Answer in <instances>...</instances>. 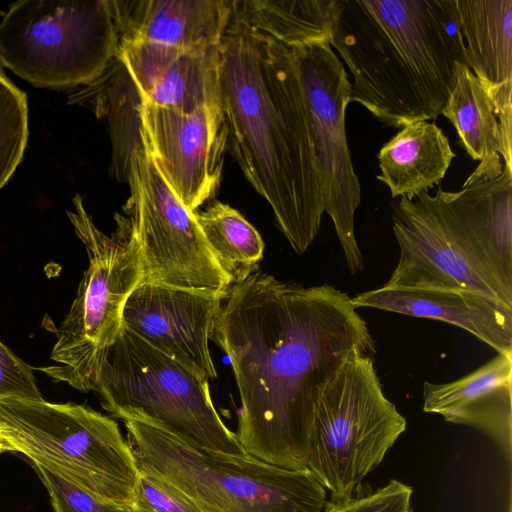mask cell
Wrapping results in <instances>:
<instances>
[{"instance_id": "obj_1", "label": "cell", "mask_w": 512, "mask_h": 512, "mask_svg": "<svg viewBox=\"0 0 512 512\" xmlns=\"http://www.w3.org/2000/svg\"><path fill=\"white\" fill-rule=\"evenodd\" d=\"M211 339L230 359L237 384V441L247 454L293 471L308 470L324 384L353 349L376 354L348 294L259 271L230 286Z\"/></svg>"}, {"instance_id": "obj_2", "label": "cell", "mask_w": 512, "mask_h": 512, "mask_svg": "<svg viewBox=\"0 0 512 512\" xmlns=\"http://www.w3.org/2000/svg\"><path fill=\"white\" fill-rule=\"evenodd\" d=\"M219 55L228 147L293 250L303 254L319 232L325 203L293 51L232 11Z\"/></svg>"}, {"instance_id": "obj_3", "label": "cell", "mask_w": 512, "mask_h": 512, "mask_svg": "<svg viewBox=\"0 0 512 512\" xmlns=\"http://www.w3.org/2000/svg\"><path fill=\"white\" fill-rule=\"evenodd\" d=\"M329 44L352 74L349 103L386 127L435 120L468 66L456 0H338Z\"/></svg>"}, {"instance_id": "obj_4", "label": "cell", "mask_w": 512, "mask_h": 512, "mask_svg": "<svg viewBox=\"0 0 512 512\" xmlns=\"http://www.w3.org/2000/svg\"><path fill=\"white\" fill-rule=\"evenodd\" d=\"M123 422L139 472L200 512H324L325 488L309 470L202 448L143 421Z\"/></svg>"}, {"instance_id": "obj_5", "label": "cell", "mask_w": 512, "mask_h": 512, "mask_svg": "<svg viewBox=\"0 0 512 512\" xmlns=\"http://www.w3.org/2000/svg\"><path fill=\"white\" fill-rule=\"evenodd\" d=\"M0 436L96 498L135 506L140 472L113 419L79 404L3 398Z\"/></svg>"}, {"instance_id": "obj_6", "label": "cell", "mask_w": 512, "mask_h": 512, "mask_svg": "<svg viewBox=\"0 0 512 512\" xmlns=\"http://www.w3.org/2000/svg\"><path fill=\"white\" fill-rule=\"evenodd\" d=\"M102 407L192 445L245 455L212 401L208 378L192 371L123 325L107 350L94 388Z\"/></svg>"}, {"instance_id": "obj_7", "label": "cell", "mask_w": 512, "mask_h": 512, "mask_svg": "<svg viewBox=\"0 0 512 512\" xmlns=\"http://www.w3.org/2000/svg\"><path fill=\"white\" fill-rule=\"evenodd\" d=\"M72 202L75 210L67 211V216L86 248L89 265L56 330L50 358L57 364L41 370L56 382L89 392L94 391L104 356L124 325L125 303L144 281L145 272L127 218L116 215L117 229L107 236L96 227L79 194Z\"/></svg>"}, {"instance_id": "obj_8", "label": "cell", "mask_w": 512, "mask_h": 512, "mask_svg": "<svg viewBox=\"0 0 512 512\" xmlns=\"http://www.w3.org/2000/svg\"><path fill=\"white\" fill-rule=\"evenodd\" d=\"M374 356L353 349L316 402L308 470L331 499L351 495L406 429L405 418L383 393Z\"/></svg>"}, {"instance_id": "obj_9", "label": "cell", "mask_w": 512, "mask_h": 512, "mask_svg": "<svg viewBox=\"0 0 512 512\" xmlns=\"http://www.w3.org/2000/svg\"><path fill=\"white\" fill-rule=\"evenodd\" d=\"M108 0H21L0 22V64L35 87L65 90L100 77L117 52Z\"/></svg>"}, {"instance_id": "obj_10", "label": "cell", "mask_w": 512, "mask_h": 512, "mask_svg": "<svg viewBox=\"0 0 512 512\" xmlns=\"http://www.w3.org/2000/svg\"><path fill=\"white\" fill-rule=\"evenodd\" d=\"M398 263L386 288L462 289L512 306L506 283L481 252L467 222L461 191L422 192L391 204Z\"/></svg>"}, {"instance_id": "obj_11", "label": "cell", "mask_w": 512, "mask_h": 512, "mask_svg": "<svg viewBox=\"0 0 512 512\" xmlns=\"http://www.w3.org/2000/svg\"><path fill=\"white\" fill-rule=\"evenodd\" d=\"M126 183L130 196L124 211L140 248L144 281L228 292L231 280L209 248L195 212L182 204L159 171L144 135L143 145L131 155Z\"/></svg>"}, {"instance_id": "obj_12", "label": "cell", "mask_w": 512, "mask_h": 512, "mask_svg": "<svg viewBox=\"0 0 512 512\" xmlns=\"http://www.w3.org/2000/svg\"><path fill=\"white\" fill-rule=\"evenodd\" d=\"M296 61L322 182L325 213L333 223L351 274L364 267L355 236L361 186L346 135L350 81L328 41L291 48Z\"/></svg>"}, {"instance_id": "obj_13", "label": "cell", "mask_w": 512, "mask_h": 512, "mask_svg": "<svg viewBox=\"0 0 512 512\" xmlns=\"http://www.w3.org/2000/svg\"><path fill=\"white\" fill-rule=\"evenodd\" d=\"M139 115L150 153L190 211L212 198L221 182L228 129L221 106L185 113L141 101Z\"/></svg>"}, {"instance_id": "obj_14", "label": "cell", "mask_w": 512, "mask_h": 512, "mask_svg": "<svg viewBox=\"0 0 512 512\" xmlns=\"http://www.w3.org/2000/svg\"><path fill=\"white\" fill-rule=\"evenodd\" d=\"M226 295L143 281L125 303L123 323L192 371L215 379L209 340Z\"/></svg>"}, {"instance_id": "obj_15", "label": "cell", "mask_w": 512, "mask_h": 512, "mask_svg": "<svg viewBox=\"0 0 512 512\" xmlns=\"http://www.w3.org/2000/svg\"><path fill=\"white\" fill-rule=\"evenodd\" d=\"M115 58L144 103L185 113L221 106L219 46L184 50L153 43H118Z\"/></svg>"}, {"instance_id": "obj_16", "label": "cell", "mask_w": 512, "mask_h": 512, "mask_svg": "<svg viewBox=\"0 0 512 512\" xmlns=\"http://www.w3.org/2000/svg\"><path fill=\"white\" fill-rule=\"evenodd\" d=\"M118 43L184 50L219 46L232 0H108Z\"/></svg>"}, {"instance_id": "obj_17", "label": "cell", "mask_w": 512, "mask_h": 512, "mask_svg": "<svg viewBox=\"0 0 512 512\" xmlns=\"http://www.w3.org/2000/svg\"><path fill=\"white\" fill-rule=\"evenodd\" d=\"M423 411L480 430L511 463L512 353H497L481 367L451 382H424Z\"/></svg>"}, {"instance_id": "obj_18", "label": "cell", "mask_w": 512, "mask_h": 512, "mask_svg": "<svg viewBox=\"0 0 512 512\" xmlns=\"http://www.w3.org/2000/svg\"><path fill=\"white\" fill-rule=\"evenodd\" d=\"M355 308L369 307L457 326L497 353H512V306L462 289L386 288L351 298Z\"/></svg>"}, {"instance_id": "obj_19", "label": "cell", "mask_w": 512, "mask_h": 512, "mask_svg": "<svg viewBox=\"0 0 512 512\" xmlns=\"http://www.w3.org/2000/svg\"><path fill=\"white\" fill-rule=\"evenodd\" d=\"M468 66L499 124L512 122V0H456Z\"/></svg>"}, {"instance_id": "obj_20", "label": "cell", "mask_w": 512, "mask_h": 512, "mask_svg": "<svg viewBox=\"0 0 512 512\" xmlns=\"http://www.w3.org/2000/svg\"><path fill=\"white\" fill-rule=\"evenodd\" d=\"M455 156L449 139L434 121L411 122L379 150L377 179L389 188L392 198L412 200L440 185Z\"/></svg>"}, {"instance_id": "obj_21", "label": "cell", "mask_w": 512, "mask_h": 512, "mask_svg": "<svg viewBox=\"0 0 512 512\" xmlns=\"http://www.w3.org/2000/svg\"><path fill=\"white\" fill-rule=\"evenodd\" d=\"M140 103L136 86L116 58L100 77L68 97V104L91 109L106 124L112 143L110 173L121 182H127L131 155L143 145Z\"/></svg>"}, {"instance_id": "obj_22", "label": "cell", "mask_w": 512, "mask_h": 512, "mask_svg": "<svg viewBox=\"0 0 512 512\" xmlns=\"http://www.w3.org/2000/svg\"><path fill=\"white\" fill-rule=\"evenodd\" d=\"M441 114L454 126L459 145L479 161L465 182L498 177L504 168L498 118L486 90L468 66H459Z\"/></svg>"}, {"instance_id": "obj_23", "label": "cell", "mask_w": 512, "mask_h": 512, "mask_svg": "<svg viewBox=\"0 0 512 512\" xmlns=\"http://www.w3.org/2000/svg\"><path fill=\"white\" fill-rule=\"evenodd\" d=\"M337 5L338 0H232L238 20L289 48L329 42Z\"/></svg>"}, {"instance_id": "obj_24", "label": "cell", "mask_w": 512, "mask_h": 512, "mask_svg": "<svg viewBox=\"0 0 512 512\" xmlns=\"http://www.w3.org/2000/svg\"><path fill=\"white\" fill-rule=\"evenodd\" d=\"M195 214L209 248L232 284L255 272L265 245L259 232L239 211L215 202Z\"/></svg>"}, {"instance_id": "obj_25", "label": "cell", "mask_w": 512, "mask_h": 512, "mask_svg": "<svg viewBox=\"0 0 512 512\" xmlns=\"http://www.w3.org/2000/svg\"><path fill=\"white\" fill-rule=\"evenodd\" d=\"M29 136L28 102L0 66V189L23 159Z\"/></svg>"}, {"instance_id": "obj_26", "label": "cell", "mask_w": 512, "mask_h": 512, "mask_svg": "<svg viewBox=\"0 0 512 512\" xmlns=\"http://www.w3.org/2000/svg\"><path fill=\"white\" fill-rule=\"evenodd\" d=\"M33 465L49 493L55 512H150L137 506L102 501L43 466Z\"/></svg>"}, {"instance_id": "obj_27", "label": "cell", "mask_w": 512, "mask_h": 512, "mask_svg": "<svg viewBox=\"0 0 512 512\" xmlns=\"http://www.w3.org/2000/svg\"><path fill=\"white\" fill-rule=\"evenodd\" d=\"M412 488L391 480L376 491L354 492L343 498L331 499L324 512H411Z\"/></svg>"}, {"instance_id": "obj_28", "label": "cell", "mask_w": 512, "mask_h": 512, "mask_svg": "<svg viewBox=\"0 0 512 512\" xmlns=\"http://www.w3.org/2000/svg\"><path fill=\"white\" fill-rule=\"evenodd\" d=\"M41 400L32 369L0 341V399Z\"/></svg>"}, {"instance_id": "obj_29", "label": "cell", "mask_w": 512, "mask_h": 512, "mask_svg": "<svg viewBox=\"0 0 512 512\" xmlns=\"http://www.w3.org/2000/svg\"><path fill=\"white\" fill-rule=\"evenodd\" d=\"M135 506L150 512H200L174 490L142 473L137 486Z\"/></svg>"}, {"instance_id": "obj_30", "label": "cell", "mask_w": 512, "mask_h": 512, "mask_svg": "<svg viewBox=\"0 0 512 512\" xmlns=\"http://www.w3.org/2000/svg\"><path fill=\"white\" fill-rule=\"evenodd\" d=\"M0 451L6 452V451H12L11 446L0 436Z\"/></svg>"}, {"instance_id": "obj_31", "label": "cell", "mask_w": 512, "mask_h": 512, "mask_svg": "<svg viewBox=\"0 0 512 512\" xmlns=\"http://www.w3.org/2000/svg\"><path fill=\"white\" fill-rule=\"evenodd\" d=\"M1 453H2V452L0 451V454H1Z\"/></svg>"}]
</instances>
